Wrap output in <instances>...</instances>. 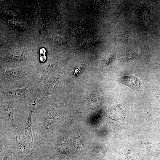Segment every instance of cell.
I'll return each instance as SVG.
<instances>
[{
    "instance_id": "obj_8",
    "label": "cell",
    "mask_w": 160,
    "mask_h": 160,
    "mask_svg": "<svg viewBox=\"0 0 160 160\" xmlns=\"http://www.w3.org/2000/svg\"><path fill=\"white\" fill-rule=\"evenodd\" d=\"M57 86V82L55 81H49L46 85L45 92V94L50 95L54 92Z\"/></svg>"
},
{
    "instance_id": "obj_7",
    "label": "cell",
    "mask_w": 160,
    "mask_h": 160,
    "mask_svg": "<svg viewBox=\"0 0 160 160\" xmlns=\"http://www.w3.org/2000/svg\"><path fill=\"white\" fill-rule=\"evenodd\" d=\"M14 146L9 145L6 147L1 152L3 151L4 156L1 160H13L12 155L13 154L14 147Z\"/></svg>"
},
{
    "instance_id": "obj_4",
    "label": "cell",
    "mask_w": 160,
    "mask_h": 160,
    "mask_svg": "<svg viewBox=\"0 0 160 160\" xmlns=\"http://www.w3.org/2000/svg\"><path fill=\"white\" fill-rule=\"evenodd\" d=\"M28 90V87L12 89L8 88L5 91H1L4 95L13 98H21L25 96Z\"/></svg>"
},
{
    "instance_id": "obj_1",
    "label": "cell",
    "mask_w": 160,
    "mask_h": 160,
    "mask_svg": "<svg viewBox=\"0 0 160 160\" xmlns=\"http://www.w3.org/2000/svg\"><path fill=\"white\" fill-rule=\"evenodd\" d=\"M14 133L15 136L13 154L19 160L24 158L35 150L31 122L26 121L18 127Z\"/></svg>"
},
{
    "instance_id": "obj_9",
    "label": "cell",
    "mask_w": 160,
    "mask_h": 160,
    "mask_svg": "<svg viewBox=\"0 0 160 160\" xmlns=\"http://www.w3.org/2000/svg\"><path fill=\"white\" fill-rule=\"evenodd\" d=\"M73 141V145L75 148L77 149L82 148L84 145V143L81 137L78 136L74 137Z\"/></svg>"
},
{
    "instance_id": "obj_3",
    "label": "cell",
    "mask_w": 160,
    "mask_h": 160,
    "mask_svg": "<svg viewBox=\"0 0 160 160\" xmlns=\"http://www.w3.org/2000/svg\"><path fill=\"white\" fill-rule=\"evenodd\" d=\"M118 81L128 86L132 89L136 90L140 89V80L135 76L133 75L124 76L119 78Z\"/></svg>"
},
{
    "instance_id": "obj_5",
    "label": "cell",
    "mask_w": 160,
    "mask_h": 160,
    "mask_svg": "<svg viewBox=\"0 0 160 160\" xmlns=\"http://www.w3.org/2000/svg\"><path fill=\"white\" fill-rule=\"evenodd\" d=\"M48 156L41 151L35 150L20 160H49Z\"/></svg>"
},
{
    "instance_id": "obj_6",
    "label": "cell",
    "mask_w": 160,
    "mask_h": 160,
    "mask_svg": "<svg viewBox=\"0 0 160 160\" xmlns=\"http://www.w3.org/2000/svg\"><path fill=\"white\" fill-rule=\"evenodd\" d=\"M4 74L9 77L15 78L22 77L23 73L18 69L10 68L3 70Z\"/></svg>"
},
{
    "instance_id": "obj_2",
    "label": "cell",
    "mask_w": 160,
    "mask_h": 160,
    "mask_svg": "<svg viewBox=\"0 0 160 160\" xmlns=\"http://www.w3.org/2000/svg\"><path fill=\"white\" fill-rule=\"evenodd\" d=\"M53 147L54 151L60 157L63 159L67 157L69 148L66 138L63 137L58 138Z\"/></svg>"
}]
</instances>
